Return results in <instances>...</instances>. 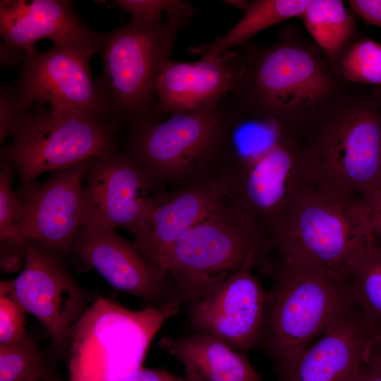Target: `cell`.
Returning a JSON list of instances; mask_svg holds the SVG:
<instances>
[{
  "label": "cell",
  "instance_id": "9a60e30c",
  "mask_svg": "<svg viewBox=\"0 0 381 381\" xmlns=\"http://www.w3.org/2000/svg\"><path fill=\"white\" fill-rule=\"evenodd\" d=\"M90 159L54 171L47 181L35 183L18 195L22 208L18 226L24 242L36 241L62 255L71 252L83 224V188Z\"/></svg>",
  "mask_w": 381,
  "mask_h": 381
},
{
  "label": "cell",
  "instance_id": "ba28073f",
  "mask_svg": "<svg viewBox=\"0 0 381 381\" xmlns=\"http://www.w3.org/2000/svg\"><path fill=\"white\" fill-rule=\"evenodd\" d=\"M262 233L227 198L170 248L160 306L190 305L238 270L256 248Z\"/></svg>",
  "mask_w": 381,
  "mask_h": 381
},
{
  "label": "cell",
  "instance_id": "6da1fadb",
  "mask_svg": "<svg viewBox=\"0 0 381 381\" xmlns=\"http://www.w3.org/2000/svg\"><path fill=\"white\" fill-rule=\"evenodd\" d=\"M303 124L269 110L239 105L217 181L225 198L266 237L310 183Z\"/></svg>",
  "mask_w": 381,
  "mask_h": 381
},
{
  "label": "cell",
  "instance_id": "9c48e42d",
  "mask_svg": "<svg viewBox=\"0 0 381 381\" xmlns=\"http://www.w3.org/2000/svg\"><path fill=\"white\" fill-rule=\"evenodd\" d=\"M179 310L174 305L133 310L97 298L72 329L68 381H123L143 367L153 338Z\"/></svg>",
  "mask_w": 381,
  "mask_h": 381
},
{
  "label": "cell",
  "instance_id": "d6a6232c",
  "mask_svg": "<svg viewBox=\"0 0 381 381\" xmlns=\"http://www.w3.org/2000/svg\"><path fill=\"white\" fill-rule=\"evenodd\" d=\"M363 365L381 374V332L368 338L363 353Z\"/></svg>",
  "mask_w": 381,
  "mask_h": 381
},
{
  "label": "cell",
  "instance_id": "e575fe53",
  "mask_svg": "<svg viewBox=\"0 0 381 381\" xmlns=\"http://www.w3.org/2000/svg\"><path fill=\"white\" fill-rule=\"evenodd\" d=\"M356 381H381V374L363 365Z\"/></svg>",
  "mask_w": 381,
  "mask_h": 381
},
{
  "label": "cell",
  "instance_id": "44dd1931",
  "mask_svg": "<svg viewBox=\"0 0 381 381\" xmlns=\"http://www.w3.org/2000/svg\"><path fill=\"white\" fill-rule=\"evenodd\" d=\"M198 381H260L245 353L238 351L214 337L193 333L159 341Z\"/></svg>",
  "mask_w": 381,
  "mask_h": 381
},
{
  "label": "cell",
  "instance_id": "52a82bcc",
  "mask_svg": "<svg viewBox=\"0 0 381 381\" xmlns=\"http://www.w3.org/2000/svg\"><path fill=\"white\" fill-rule=\"evenodd\" d=\"M237 48L244 71L232 95L241 102L306 123L341 92L321 50L287 32L269 46Z\"/></svg>",
  "mask_w": 381,
  "mask_h": 381
},
{
  "label": "cell",
  "instance_id": "f1b7e54d",
  "mask_svg": "<svg viewBox=\"0 0 381 381\" xmlns=\"http://www.w3.org/2000/svg\"><path fill=\"white\" fill-rule=\"evenodd\" d=\"M183 0H116L109 6H116L128 13L135 21L162 20L163 13H169L185 4Z\"/></svg>",
  "mask_w": 381,
  "mask_h": 381
},
{
  "label": "cell",
  "instance_id": "5bb4252c",
  "mask_svg": "<svg viewBox=\"0 0 381 381\" xmlns=\"http://www.w3.org/2000/svg\"><path fill=\"white\" fill-rule=\"evenodd\" d=\"M257 248L238 270L190 304L188 313L195 333L217 338L243 353L257 344L268 298L252 271Z\"/></svg>",
  "mask_w": 381,
  "mask_h": 381
},
{
  "label": "cell",
  "instance_id": "4fadbf2b",
  "mask_svg": "<svg viewBox=\"0 0 381 381\" xmlns=\"http://www.w3.org/2000/svg\"><path fill=\"white\" fill-rule=\"evenodd\" d=\"M158 190L140 163L116 146L89 161L83 188L82 225L121 227L134 236Z\"/></svg>",
  "mask_w": 381,
  "mask_h": 381
},
{
  "label": "cell",
  "instance_id": "8992f818",
  "mask_svg": "<svg viewBox=\"0 0 381 381\" xmlns=\"http://www.w3.org/2000/svg\"><path fill=\"white\" fill-rule=\"evenodd\" d=\"M234 109L229 93L207 111L171 114L131 126L126 151L158 190L217 180Z\"/></svg>",
  "mask_w": 381,
  "mask_h": 381
},
{
  "label": "cell",
  "instance_id": "8d00e7d4",
  "mask_svg": "<svg viewBox=\"0 0 381 381\" xmlns=\"http://www.w3.org/2000/svg\"><path fill=\"white\" fill-rule=\"evenodd\" d=\"M184 381H197L196 379L190 374L185 373L184 374Z\"/></svg>",
  "mask_w": 381,
  "mask_h": 381
},
{
  "label": "cell",
  "instance_id": "e0dca14e",
  "mask_svg": "<svg viewBox=\"0 0 381 381\" xmlns=\"http://www.w3.org/2000/svg\"><path fill=\"white\" fill-rule=\"evenodd\" d=\"M244 64L236 47L196 61L168 60L157 80V110L161 118L212 109L241 81Z\"/></svg>",
  "mask_w": 381,
  "mask_h": 381
},
{
  "label": "cell",
  "instance_id": "74e56055",
  "mask_svg": "<svg viewBox=\"0 0 381 381\" xmlns=\"http://www.w3.org/2000/svg\"><path fill=\"white\" fill-rule=\"evenodd\" d=\"M377 97V99L379 100V102H380V104L381 106V90H378L375 92Z\"/></svg>",
  "mask_w": 381,
  "mask_h": 381
},
{
  "label": "cell",
  "instance_id": "cb8c5ba5",
  "mask_svg": "<svg viewBox=\"0 0 381 381\" xmlns=\"http://www.w3.org/2000/svg\"><path fill=\"white\" fill-rule=\"evenodd\" d=\"M301 17L331 64L354 36L353 18L342 1L312 0Z\"/></svg>",
  "mask_w": 381,
  "mask_h": 381
},
{
  "label": "cell",
  "instance_id": "d6986e66",
  "mask_svg": "<svg viewBox=\"0 0 381 381\" xmlns=\"http://www.w3.org/2000/svg\"><path fill=\"white\" fill-rule=\"evenodd\" d=\"M368 337L351 302L313 343L276 363L278 381H356Z\"/></svg>",
  "mask_w": 381,
  "mask_h": 381
},
{
  "label": "cell",
  "instance_id": "30bf717a",
  "mask_svg": "<svg viewBox=\"0 0 381 381\" xmlns=\"http://www.w3.org/2000/svg\"><path fill=\"white\" fill-rule=\"evenodd\" d=\"M118 127L109 119L36 106L18 122L1 162L18 174L20 194L46 171L68 169L116 147Z\"/></svg>",
  "mask_w": 381,
  "mask_h": 381
},
{
  "label": "cell",
  "instance_id": "277c9868",
  "mask_svg": "<svg viewBox=\"0 0 381 381\" xmlns=\"http://www.w3.org/2000/svg\"><path fill=\"white\" fill-rule=\"evenodd\" d=\"M343 93L304 124L305 167L310 182L362 196L381 188V106Z\"/></svg>",
  "mask_w": 381,
  "mask_h": 381
},
{
  "label": "cell",
  "instance_id": "f546056e",
  "mask_svg": "<svg viewBox=\"0 0 381 381\" xmlns=\"http://www.w3.org/2000/svg\"><path fill=\"white\" fill-rule=\"evenodd\" d=\"M0 95V141L2 144L7 136L12 135L18 122L28 111L21 107L10 88L1 87Z\"/></svg>",
  "mask_w": 381,
  "mask_h": 381
},
{
  "label": "cell",
  "instance_id": "7402d4cb",
  "mask_svg": "<svg viewBox=\"0 0 381 381\" xmlns=\"http://www.w3.org/2000/svg\"><path fill=\"white\" fill-rule=\"evenodd\" d=\"M312 0H255L242 18L226 33L212 42L191 46L200 58H214L247 43L258 32L291 18L302 16Z\"/></svg>",
  "mask_w": 381,
  "mask_h": 381
},
{
  "label": "cell",
  "instance_id": "603a6c76",
  "mask_svg": "<svg viewBox=\"0 0 381 381\" xmlns=\"http://www.w3.org/2000/svg\"><path fill=\"white\" fill-rule=\"evenodd\" d=\"M352 302L363 319L369 337L381 332V248L375 243L353 258L349 275Z\"/></svg>",
  "mask_w": 381,
  "mask_h": 381
},
{
  "label": "cell",
  "instance_id": "836d02e7",
  "mask_svg": "<svg viewBox=\"0 0 381 381\" xmlns=\"http://www.w3.org/2000/svg\"><path fill=\"white\" fill-rule=\"evenodd\" d=\"M123 381H184V377L164 369L143 367L128 375Z\"/></svg>",
  "mask_w": 381,
  "mask_h": 381
},
{
  "label": "cell",
  "instance_id": "7c38bea8",
  "mask_svg": "<svg viewBox=\"0 0 381 381\" xmlns=\"http://www.w3.org/2000/svg\"><path fill=\"white\" fill-rule=\"evenodd\" d=\"M62 255L38 241H26L23 269L11 282L25 311L47 331L53 349L64 353L89 296L69 273Z\"/></svg>",
  "mask_w": 381,
  "mask_h": 381
},
{
  "label": "cell",
  "instance_id": "2e32d148",
  "mask_svg": "<svg viewBox=\"0 0 381 381\" xmlns=\"http://www.w3.org/2000/svg\"><path fill=\"white\" fill-rule=\"evenodd\" d=\"M224 198L217 180L158 190L148 202L133 243L151 264L165 273L170 248L214 212Z\"/></svg>",
  "mask_w": 381,
  "mask_h": 381
},
{
  "label": "cell",
  "instance_id": "484cf974",
  "mask_svg": "<svg viewBox=\"0 0 381 381\" xmlns=\"http://www.w3.org/2000/svg\"><path fill=\"white\" fill-rule=\"evenodd\" d=\"M332 64L334 73L347 81L381 86V44L371 39L349 44Z\"/></svg>",
  "mask_w": 381,
  "mask_h": 381
},
{
  "label": "cell",
  "instance_id": "ac0fdd59",
  "mask_svg": "<svg viewBox=\"0 0 381 381\" xmlns=\"http://www.w3.org/2000/svg\"><path fill=\"white\" fill-rule=\"evenodd\" d=\"M71 250L115 289L138 297L147 306L160 302L166 274L151 264L135 243L121 237L115 228L82 225L73 240Z\"/></svg>",
  "mask_w": 381,
  "mask_h": 381
},
{
  "label": "cell",
  "instance_id": "4316f807",
  "mask_svg": "<svg viewBox=\"0 0 381 381\" xmlns=\"http://www.w3.org/2000/svg\"><path fill=\"white\" fill-rule=\"evenodd\" d=\"M14 168L1 162L0 173V241L25 246L19 229L22 204L12 188Z\"/></svg>",
  "mask_w": 381,
  "mask_h": 381
},
{
  "label": "cell",
  "instance_id": "3957f363",
  "mask_svg": "<svg viewBox=\"0 0 381 381\" xmlns=\"http://www.w3.org/2000/svg\"><path fill=\"white\" fill-rule=\"evenodd\" d=\"M254 267L273 279L255 346L275 363L313 343L352 302L349 279L327 267L275 257Z\"/></svg>",
  "mask_w": 381,
  "mask_h": 381
},
{
  "label": "cell",
  "instance_id": "8fae6325",
  "mask_svg": "<svg viewBox=\"0 0 381 381\" xmlns=\"http://www.w3.org/2000/svg\"><path fill=\"white\" fill-rule=\"evenodd\" d=\"M99 34L54 44L50 49L24 53L15 95L26 111L32 104L109 119L93 82L90 61L97 53ZM112 120V119H111Z\"/></svg>",
  "mask_w": 381,
  "mask_h": 381
},
{
  "label": "cell",
  "instance_id": "83f0119b",
  "mask_svg": "<svg viewBox=\"0 0 381 381\" xmlns=\"http://www.w3.org/2000/svg\"><path fill=\"white\" fill-rule=\"evenodd\" d=\"M25 310L18 299L11 281L0 282V345L16 343L26 334Z\"/></svg>",
  "mask_w": 381,
  "mask_h": 381
},
{
  "label": "cell",
  "instance_id": "d590c367",
  "mask_svg": "<svg viewBox=\"0 0 381 381\" xmlns=\"http://www.w3.org/2000/svg\"><path fill=\"white\" fill-rule=\"evenodd\" d=\"M222 2L225 4L232 6L245 12L250 5V1L246 0H224Z\"/></svg>",
  "mask_w": 381,
  "mask_h": 381
},
{
  "label": "cell",
  "instance_id": "7a4b0ae2",
  "mask_svg": "<svg viewBox=\"0 0 381 381\" xmlns=\"http://www.w3.org/2000/svg\"><path fill=\"white\" fill-rule=\"evenodd\" d=\"M195 12L188 1L165 20L135 21L99 34L102 72L95 83L107 116L131 126L162 118L157 110V80L175 40Z\"/></svg>",
  "mask_w": 381,
  "mask_h": 381
},
{
  "label": "cell",
  "instance_id": "d4e9b609",
  "mask_svg": "<svg viewBox=\"0 0 381 381\" xmlns=\"http://www.w3.org/2000/svg\"><path fill=\"white\" fill-rule=\"evenodd\" d=\"M0 381H61L37 342L25 335L0 345Z\"/></svg>",
  "mask_w": 381,
  "mask_h": 381
},
{
  "label": "cell",
  "instance_id": "1f68e13d",
  "mask_svg": "<svg viewBox=\"0 0 381 381\" xmlns=\"http://www.w3.org/2000/svg\"><path fill=\"white\" fill-rule=\"evenodd\" d=\"M348 3L366 22L381 28V0H350Z\"/></svg>",
  "mask_w": 381,
  "mask_h": 381
},
{
  "label": "cell",
  "instance_id": "4dcf8cb0",
  "mask_svg": "<svg viewBox=\"0 0 381 381\" xmlns=\"http://www.w3.org/2000/svg\"><path fill=\"white\" fill-rule=\"evenodd\" d=\"M360 198L374 241L381 248V188Z\"/></svg>",
  "mask_w": 381,
  "mask_h": 381
},
{
  "label": "cell",
  "instance_id": "5b68a950",
  "mask_svg": "<svg viewBox=\"0 0 381 381\" xmlns=\"http://www.w3.org/2000/svg\"><path fill=\"white\" fill-rule=\"evenodd\" d=\"M373 243L360 196L310 182L260 240L256 254L310 262L349 278L355 255Z\"/></svg>",
  "mask_w": 381,
  "mask_h": 381
},
{
  "label": "cell",
  "instance_id": "ffe728a7",
  "mask_svg": "<svg viewBox=\"0 0 381 381\" xmlns=\"http://www.w3.org/2000/svg\"><path fill=\"white\" fill-rule=\"evenodd\" d=\"M0 32L4 40L1 64L23 58L21 52L49 39L54 44L85 37L92 32L80 23L70 1L1 0Z\"/></svg>",
  "mask_w": 381,
  "mask_h": 381
}]
</instances>
